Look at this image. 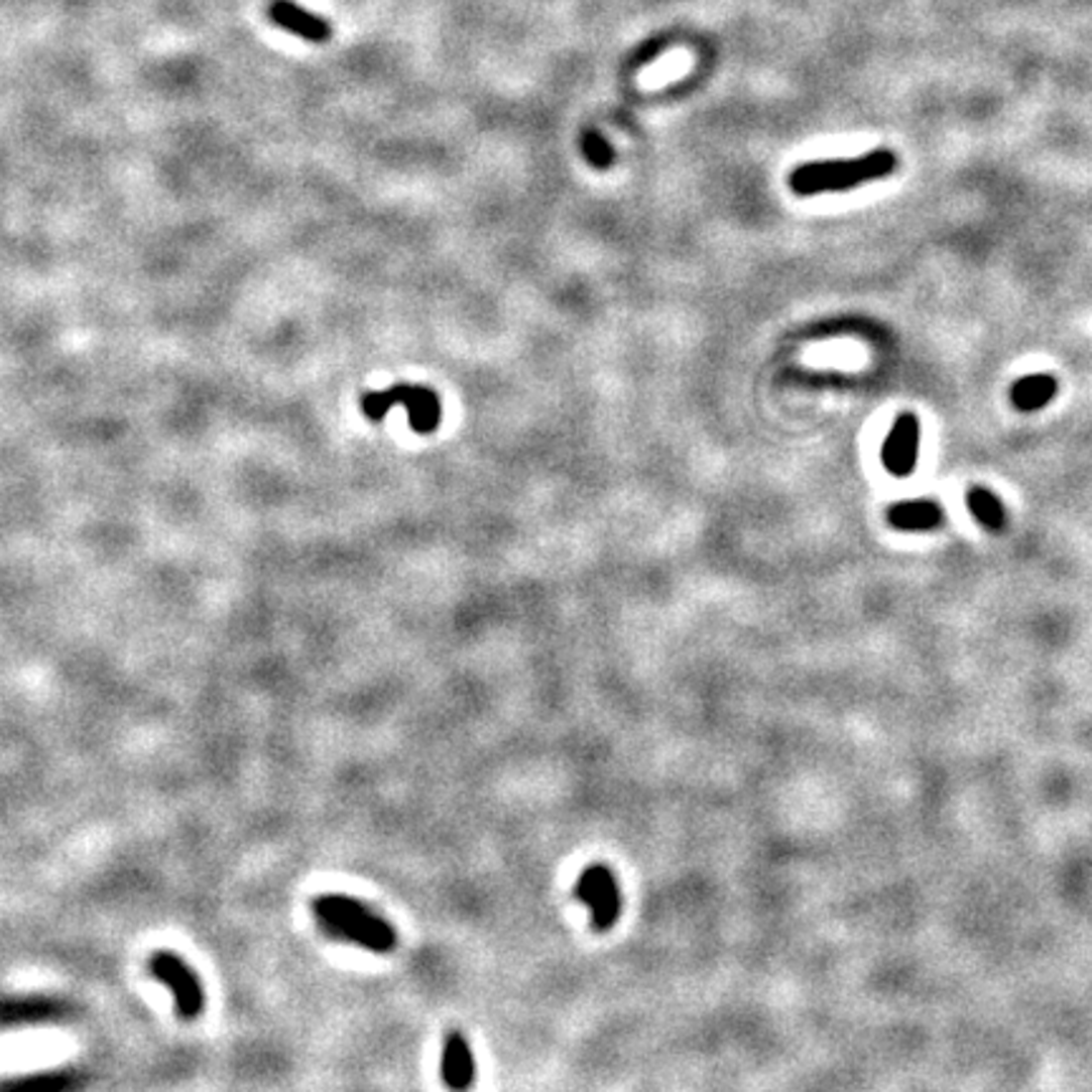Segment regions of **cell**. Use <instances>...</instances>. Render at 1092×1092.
<instances>
[{
	"label": "cell",
	"mask_w": 1092,
	"mask_h": 1092,
	"mask_svg": "<svg viewBox=\"0 0 1092 1092\" xmlns=\"http://www.w3.org/2000/svg\"><path fill=\"white\" fill-rule=\"evenodd\" d=\"M268 16H271V21L276 23L278 28L304 38V41L324 43L332 38V26H329L327 18L296 6L293 0H273L271 6H268Z\"/></svg>",
	"instance_id": "obj_7"
},
{
	"label": "cell",
	"mask_w": 1092,
	"mask_h": 1092,
	"mask_svg": "<svg viewBox=\"0 0 1092 1092\" xmlns=\"http://www.w3.org/2000/svg\"><path fill=\"white\" fill-rule=\"evenodd\" d=\"M1060 392V382L1052 375H1026L1011 385L1009 400L1019 412H1035L1050 405Z\"/></svg>",
	"instance_id": "obj_10"
},
{
	"label": "cell",
	"mask_w": 1092,
	"mask_h": 1092,
	"mask_svg": "<svg viewBox=\"0 0 1092 1092\" xmlns=\"http://www.w3.org/2000/svg\"><path fill=\"white\" fill-rule=\"evenodd\" d=\"M921 451V420L914 412H902L895 417L885 443H882V466L890 476L905 478L916 471Z\"/></svg>",
	"instance_id": "obj_6"
},
{
	"label": "cell",
	"mask_w": 1092,
	"mask_h": 1092,
	"mask_svg": "<svg viewBox=\"0 0 1092 1092\" xmlns=\"http://www.w3.org/2000/svg\"><path fill=\"white\" fill-rule=\"evenodd\" d=\"M582 152H585V157L590 159L592 167H597V169H607L612 164V159H615V152H612L610 142H607L597 129H587V132H582Z\"/></svg>",
	"instance_id": "obj_12"
},
{
	"label": "cell",
	"mask_w": 1092,
	"mask_h": 1092,
	"mask_svg": "<svg viewBox=\"0 0 1092 1092\" xmlns=\"http://www.w3.org/2000/svg\"><path fill=\"white\" fill-rule=\"evenodd\" d=\"M476 1062H473L471 1045L461 1032H451L443 1042V1080L453 1090H463L473 1082Z\"/></svg>",
	"instance_id": "obj_9"
},
{
	"label": "cell",
	"mask_w": 1092,
	"mask_h": 1092,
	"mask_svg": "<svg viewBox=\"0 0 1092 1092\" xmlns=\"http://www.w3.org/2000/svg\"><path fill=\"white\" fill-rule=\"evenodd\" d=\"M897 169V154L890 149L860 154L850 159H820L805 162L790 174V188L795 196L810 198L822 193H845L855 188L887 177Z\"/></svg>",
	"instance_id": "obj_1"
},
{
	"label": "cell",
	"mask_w": 1092,
	"mask_h": 1092,
	"mask_svg": "<svg viewBox=\"0 0 1092 1092\" xmlns=\"http://www.w3.org/2000/svg\"><path fill=\"white\" fill-rule=\"evenodd\" d=\"M966 506L974 513L976 521L986 528V531H1001L1006 526V508L1001 503V498L994 491L984 486H971L966 491Z\"/></svg>",
	"instance_id": "obj_11"
},
{
	"label": "cell",
	"mask_w": 1092,
	"mask_h": 1092,
	"mask_svg": "<svg viewBox=\"0 0 1092 1092\" xmlns=\"http://www.w3.org/2000/svg\"><path fill=\"white\" fill-rule=\"evenodd\" d=\"M149 971H152L154 979L159 984L167 986L174 996V1006H177V1014L183 1019L193 1021L203 1014L206 1009V991H203L201 979H198L196 971L191 969L188 961L179 959L172 951H157V954L149 959Z\"/></svg>",
	"instance_id": "obj_4"
},
{
	"label": "cell",
	"mask_w": 1092,
	"mask_h": 1092,
	"mask_svg": "<svg viewBox=\"0 0 1092 1092\" xmlns=\"http://www.w3.org/2000/svg\"><path fill=\"white\" fill-rule=\"evenodd\" d=\"M575 892L585 905H590L592 929L607 931L615 926L617 916H620L622 897H620V887H617V880L610 872V867H605V865L587 867V870L582 872L580 882H577Z\"/></svg>",
	"instance_id": "obj_5"
},
{
	"label": "cell",
	"mask_w": 1092,
	"mask_h": 1092,
	"mask_svg": "<svg viewBox=\"0 0 1092 1092\" xmlns=\"http://www.w3.org/2000/svg\"><path fill=\"white\" fill-rule=\"evenodd\" d=\"M887 523L897 531H934L944 523V508L931 498H914V501H897L887 508Z\"/></svg>",
	"instance_id": "obj_8"
},
{
	"label": "cell",
	"mask_w": 1092,
	"mask_h": 1092,
	"mask_svg": "<svg viewBox=\"0 0 1092 1092\" xmlns=\"http://www.w3.org/2000/svg\"><path fill=\"white\" fill-rule=\"evenodd\" d=\"M395 405L405 407L407 415H410V426L415 433H428L436 431L441 426V400L433 390L422 385H395L392 390L385 392H367L359 400V407L370 420L380 422L387 412Z\"/></svg>",
	"instance_id": "obj_3"
},
{
	"label": "cell",
	"mask_w": 1092,
	"mask_h": 1092,
	"mask_svg": "<svg viewBox=\"0 0 1092 1092\" xmlns=\"http://www.w3.org/2000/svg\"><path fill=\"white\" fill-rule=\"evenodd\" d=\"M314 916L329 936L364 946L375 954L395 949L397 934L385 919L347 895H322L314 900Z\"/></svg>",
	"instance_id": "obj_2"
}]
</instances>
